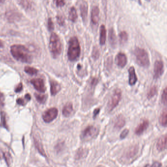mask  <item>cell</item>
I'll return each mask as SVG.
<instances>
[{"label": "cell", "mask_w": 167, "mask_h": 167, "mask_svg": "<svg viewBox=\"0 0 167 167\" xmlns=\"http://www.w3.org/2000/svg\"><path fill=\"white\" fill-rule=\"evenodd\" d=\"M34 144L36 146V148L38 150V152L41 155L44 156H46V153L44 149L43 148V145L40 140L37 139L36 138H34Z\"/></svg>", "instance_id": "44dd1931"}, {"label": "cell", "mask_w": 167, "mask_h": 167, "mask_svg": "<svg viewBox=\"0 0 167 167\" xmlns=\"http://www.w3.org/2000/svg\"><path fill=\"white\" fill-rule=\"evenodd\" d=\"M50 91L52 96H55L61 90V86L60 84L54 80L50 81Z\"/></svg>", "instance_id": "2e32d148"}, {"label": "cell", "mask_w": 167, "mask_h": 167, "mask_svg": "<svg viewBox=\"0 0 167 167\" xmlns=\"http://www.w3.org/2000/svg\"><path fill=\"white\" fill-rule=\"evenodd\" d=\"M129 73V84L131 86L135 85L137 81V77L136 74L135 70L133 66H131L128 69Z\"/></svg>", "instance_id": "5bb4252c"}, {"label": "cell", "mask_w": 167, "mask_h": 167, "mask_svg": "<svg viewBox=\"0 0 167 167\" xmlns=\"http://www.w3.org/2000/svg\"><path fill=\"white\" fill-rule=\"evenodd\" d=\"M48 29L49 31H52L54 29V24L52 18H49L48 21Z\"/></svg>", "instance_id": "d6a6232c"}, {"label": "cell", "mask_w": 167, "mask_h": 167, "mask_svg": "<svg viewBox=\"0 0 167 167\" xmlns=\"http://www.w3.org/2000/svg\"><path fill=\"white\" fill-rule=\"evenodd\" d=\"M5 97L3 93L0 92V107H2L4 105Z\"/></svg>", "instance_id": "74e56055"}, {"label": "cell", "mask_w": 167, "mask_h": 167, "mask_svg": "<svg viewBox=\"0 0 167 167\" xmlns=\"http://www.w3.org/2000/svg\"><path fill=\"white\" fill-rule=\"evenodd\" d=\"M25 99H26L28 101L30 100L31 97H30V96L29 95V94H27L25 95Z\"/></svg>", "instance_id": "ee69618b"}, {"label": "cell", "mask_w": 167, "mask_h": 167, "mask_svg": "<svg viewBox=\"0 0 167 167\" xmlns=\"http://www.w3.org/2000/svg\"><path fill=\"white\" fill-rule=\"evenodd\" d=\"M80 14L84 22L87 20L88 15V4L86 1H82L80 5Z\"/></svg>", "instance_id": "9a60e30c"}, {"label": "cell", "mask_w": 167, "mask_h": 167, "mask_svg": "<svg viewBox=\"0 0 167 167\" xmlns=\"http://www.w3.org/2000/svg\"><path fill=\"white\" fill-rule=\"evenodd\" d=\"M167 88H165L162 92V96H161V101L162 103L164 105H166L167 103Z\"/></svg>", "instance_id": "1f68e13d"}, {"label": "cell", "mask_w": 167, "mask_h": 167, "mask_svg": "<svg viewBox=\"0 0 167 167\" xmlns=\"http://www.w3.org/2000/svg\"><path fill=\"white\" fill-rule=\"evenodd\" d=\"M65 4V2L64 1H56V5L58 7H62V6H64Z\"/></svg>", "instance_id": "f35d334b"}, {"label": "cell", "mask_w": 167, "mask_h": 167, "mask_svg": "<svg viewBox=\"0 0 167 167\" xmlns=\"http://www.w3.org/2000/svg\"><path fill=\"white\" fill-rule=\"evenodd\" d=\"M81 48L77 37H72L69 41L67 56L69 60L73 61L77 60L80 55Z\"/></svg>", "instance_id": "7a4b0ae2"}, {"label": "cell", "mask_w": 167, "mask_h": 167, "mask_svg": "<svg viewBox=\"0 0 167 167\" xmlns=\"http://www.w3.org/2000/svg\"><path fill=\"white\" fill-rule=\"evenodd\" d=\"M16 102L19 105H24L25 104L24 100L23 99H22V98H19V99H17Z\"/></svg>", "instance_id": "60d3db41"}, {"label": "cell", "mask_w": 167, "mask_h": 167, "mask_svg": "<svg viewBox=\"0 0 167 167\" xmlns=\"http://www.w3.org/2000/svg\"><path fill=\"white\" fill-rule=\"evenodd\" d=\"M3 46V43L1 40H0V48Z\"/></svg>", "instance_id": "f6af8a7d"}, {"label": "cell", "mask_w": 167, "mask_h": 167, "mask_svg": "<svg viewBox=\"0 0 167 167\" xmlns=\"http://www.w3.org/2000/svg\"><path fill=\"white\" fill-rule=\"evenodd\" d=\"M148 121L147 120H144L137 127L135 130V133L137 135H140L148 128Z\"/></svg>", "instance_id": "7c38bea8"}, {"label": "cell", "mask_w": 167, "mask_h": 167, "mask_svg": "<svg viewBox=\"0 0 167 167\" xmlns=\"http://www.w3.org/2000/svg\"><path fill=\"white\" fill-rule=\"evenodd\" d=\"M22 90H23V84L22 83H20L15 88V92L16 93H19L21 92Z\"/></svg>", "instance_id": "8d00e7d4"}, {"label": "cell", "mask_w": 167, "mask_h": 167, "mask_svg": "<svg viewBox=\"0 0 167 167\" xmlns=\"http://www.w3.org/2000/svg\"><path fill=\"white\" fill-rule=\"evenodd\" d=\"M1 121L0 126L8 130V126L6 123V115H5V113L4 112L2 111L1 112Z\"/></svg>", "instance_id": "d4e9b609"}, {"label": "cell", "mask_w": 167, "mask_h": 167, "mask_svg": "<svg viewBox=\"0 0 167 167\" xmlns=\"http://www.w3.org/2000/svg\"><path fill=\"white\" fill-rule=\"evenodd\" d=\"M109 43L112 47H115L116 44V36L113 28H111L109 29V34H108Z\"/></svg>", "instance_id": "7402d4cb"}, {"label": "cell", "mask_w": 167, "mask_h": 167, "mask_svg": "<svg viewBox=\"0 0 167 167\" xmlns=\"http://www.w3.org/2000/svg\"><path fill=\"white\" fill-rule=\"evenodd\" d=\"M157 92V89L156 86H153L151 88L149 89L148 92L147 93V98L148 99H151L153 97L155 96V95L156 94Z\"/></svg>", "instance_id": "4316f807"}, {"label": "cell", "mask_w": 167, "mask_h": 167, "mask_svg": "<svg viewBox=\"0 0 167 167\" xmlns=\"http://www.w3.org/2000/svg\"><path fill=\"white\" fill-rule=\"evenodd\" d=\"M154 78L157 79L162 76L164 73V63L162 60H157L154 65Z\"/></svg>", "instance_id": "9c48e42d"}, {"label": "cell", "mask_w": 167, "mask_h": 167, "mask_svg": "<svg viewBox=\"0 0 167 167\" xmlns=\"http://www.w3.org/2000/svg\"><path fill=\"white\" fill-rule=\"evenodd\" d=\"M77 18V14L76 8L74 6L71 7L69 13V19L73 22H75Z\"/></svg>", "instance_id": "cb8c5ba5"}, {"label": "cell", "mask_w": 167, "mask_h": 167, "mask_svg": "<svg viewBox=\"0 0 167 167\" xmlns=\"http://www.w3.org/2000/svg\"><path fill=\"white\" fill-rule=\"evenodd\" d=\"M100 55V53L99 49L97 48V47H94L93 49L92 53V56L93 58H94V60H97L99 58Z\"/></svg>", "instance_id": "4dcf8cb0"}, {"label": "cell", "mask_w": 167, "mask_h": 167, "mask_svg": "<svg viewBox=\"0 0 167 167\" xmlns=\"http://www.w3.org/2000/svg\"><path fill=\"white\" fill-rule=\"evenodd\" d=\"M98 83V80L96 78H93L91 81V85L93 87H95Z\"/></svg>", "instance_id": "ab89813d"}, {"label": "cell", "mask_w": 167, "mask_h": 167, "mask_svg": "<svg viewBox=\"0 0 167 167\" xmlns=\"http://www.w3.org/2000/svg\"><path fill=\"white\" fill-rule=\"evenodd\" d=\"M58 109L56 108H51L44 112L42 115L43 120L46 123L53 121L58 115Z\"/></svg>", "instance_id": "ba28073f"}, {"label": "cell", "mask_w": 167, "mask_h": 167, "mask_svg": "<svg viewBox=\"0 0 167 167\" xmlns=\"http://www.w3.org/2000/svg\"><path fill=\"white\" fill-rule=\"evenodd\" d=\"M134 55L135 56L137 63L143 67H148L149 65V58L148 53L144 49L137 47L134 49Z\"/></svg>", "instance_id": "277c9868"}, {"label": "cell", "mask_w": 167, "mask_h": 167, "mask_svg": "<svg viewBox=\"0 0 167 167\" xmlns=\"http://www.w3.org/2000/svg\"><path fill=\"white\" fill-rule=\"evenodd\" d=\"M125 121L124 117L122 115H119L117 117L114 123V128L117 129H121L125 125Z\"/></svg>", "instance_id": "d6986e66"}, {"label": "cell", "mask_w": 167, "mask_h": 167, "mask_svg": "<svg viewBox=\"0 0 167 167\" xmlns=\"http://www.w3.org/2000/svg\"><path fill=\"white\" fill-rule=\"evenodd\" d=\"M128 133H129V130L128 129H124L121 133L120 137L121 139H124L128 136Z\"/></svg>", "instance_id": "e575fe53"}, {"label": "cell", "mask_w": 167, "mask_h": 167, "mask_svg": "<svg viewBox=\"0 0 167 167\" xmlns=\"http://www.w3.org/2000/svg\"><path fill=\"white\" fill-rule=\"evenodd\" d=\"M106 40V29L105 26L102 25L100 27V44L101 45L105 44Z\"/></svg>", "instance_id": "ffe728a7"}, {"label": "cell", "mask_w": 167, "mask_h": 167, "mask_svg": "<svg viewBox=\"0 0 167 167\" xmlns=\"http://www.w3.org/2000/svg\"><path fill=\"white\" fill-rule=\"evenodd\" d=\"M49 49L52 56L54 58L58 57L62 52V43L60 38L55 32H53L50 37Z\"/></svg>", "instance_id": "3957f363"}, {"label": "cell", "mask_w": 167, "mask_h": 167, "mask_svg": "<svg viewBox=\"0 0 167 167\" xmlns=\"http://www.w3.org/2000/svg\"><path fill=\"white\" fill-rule=\"evenodd\" d=\"M115 61L117 65L119 67L124 68L128 62L127 56L123 53H119L116 56Z\"/></svg>", "instance_id": "8fae6325"}, {"label": "cell", "mask_w": 167, "mask_h": 167, "mask_svg": "<svg viewBox=\"0 0 167 167\" xmlns=\"http://www.w3.org/2000/svg\"><path fill=\"white\" fill-rule=\"evenodd\" d=\"M4 157L5 159V161L9 167H10L12 162V157L10 153L8 152H5L4 153Z\"/></svg>", "instance_id": "f546056e"}, {"label": "cell", "mask_w": 167, "mask_h": 167, "mask_svg": "<svg viewBox=\"0 0 167 167\" xmlns=\"http://www.w3.org/2000/svg\"><path fill=\"white\" fill-rule=\"evenodd\" d=\"M24 71L26 73L29 75H36L38 72V70L37 69L30 66H26Z\"/></svg>", "instance_id": "484cf974"}, {"label": "cell", "mask_w": 167, "mask_h": 167, "mask_svg": "<svg viewBox=\"0 0 167 167\" xmlns=\"http://www.w3.org/2000/svg\"><path fill=\"white\" fill-rule=\"evenodd\" d=\"M84 150L81 148L77 151V154H76V158H77V159H79L80 158H81V157L84 156Z\"/></svg>", "instance_id": "836d02e7"}, {"label": "cell", "mask_w": 167, "mask_h": 167, "mask_svg": "<svg viewBox=\"0 0 167 167\" xmlns=\"http://www.w3.org/2000/svg\"><path fill=\"white\" fill-rule=\"evenodd\" d=\"M31 84L34 86V88L40 93H44L46 87L44 82L41 79H33L30 80Z\"/></svg>", "instance_id": "30bf717a"}, {"label": "cell", "mask_w": 167, "mask_h": 167, "mask_svg": "<svg viewBox=\"0 0 167 167\" xmlns=\"http://www.w3.org/2000/svg\"><path fill=\"white\" fill-rule=\"evenodd\" d=\"M57 21L58 22V24L60 26H63L64 24L65 21L64 19L62 16H57Z\"/></svg>", "instance_id": "d590c367"}, {"label": "cell", "mask_w": 167, "mask_h": 167, "mask_svg": "<svg viewBox=\"0 0 167 167\" xmlns=\"http://www.w3.org/2000/svg\"><path fill=\"white\" fill-rule=\"evenodd\" d=\"M91 19L94 25L97 24L100 19V9L97 6L93 7L91 10Z\"/></svg>", "instance_id": "4fadbf2b"}, {"label": "cell", "mask_w": 167, "mask_h": 167, "mask_svg": "<svg viewBox=\"0 0 167 167\" xmlns=\"http://www.w3.org/2000/svg\"><path fill=\"white\" fill-rule=\"evenodd\" d=\"M121 97V91L120 89H116L114 91L109 103L108 104V109L111 111L118 105Z\"/></svg>", "instance_id": "8992f818"}, {"label": "cell", "mask_w": 167, "mask_h": 167, "mask_svg": "<svg viewBox=\"0 0 167 167\" xmlns=\"http://www.w3.org/2000/svg\"><path fill=\"white\" fill-rule=\"evenodd\" d=\"M34 96L36 97V100L40 104H44L46 100H47V97L46 95L36 93V94H34Z\"/></svg>", "instance_id": "83f0119b"}, {"label": "cell", "mask_w": 167, "mask_h": 167, "mask_svg": "<svg viewBox=\"0 0 167 167\" xmlns=\"http://www.w3.org/2000/svg\"></svg>", "instance_id": "bcb514c9"}, {"label": "cell", "mask_w": 167, "mask_h": 167, "mask_svg": "<svg viewBox=\"0 0 167 167\" xmlns=\"http://www.w3.org/2000/svg\"><path fill=\"white\" fill-rule=\"evenodd\" d=\"M167 109L165 108L161 113L159 117L160 124L164 127H167Z\"/></svg>", "instance_id": "603a6c76"}, {"label": "cell", "mask_w": 167, "mask_h": 167, "mask_svg": "<svg viewBox=\"0 0 167 167\" xmlns=\"http://www.w3.org/2000/svg\"><path fill=\"white\" fill-rule=\"evenodd\" d=\"M100 111V108H97L95 109L94 111V113H93V118L94 119L96 118V117L97 116V115L99 114Z\"/></svg>", "instance_id": "b9f144b4"}, {"label": "cell", "mask_w": 167, "mask_h": 167, "mask_svg": "<svg viewBox=\"0 0 167 167\" xmlns=\"http://www.w3.org/2000/svg\"><path fill=\"white\" fill-rule=\"evenodd\" d=\"M10 52L13 57L20 62L31 63L32 61L30 52L24 46L13 45L10 47Z\"/></svg>", "instance_id": "6da1fadb"}, {"label": "cell", "mask_w": 167, "mask_h": 167, "mask_svg": "<svg viewBox=\"0 0 167 167\" xmlns=\"http://www.w3.org/2000/svg\"><path fill=\"white\" fill-rule=\"evenodd\" d=\"M120 41L121 43L127 42L128 40V34L125 31H121L119 34Z\"/></svg>", "instance_id": "f1b7e54d"}, {"label": "cell", "mask_w": 167, "mask_h": 167, "mask_svg": "<svg viewBox=\"0 0 167 167\" xmlns=\"http://www.w3.org/2000/svg\"><path fill=\"white\" fill-rule=\"evenodd\" d=\"M99 132V129L96 127L89 125L82 131L80 138L84 141H88L96 137Z\"/></svg>", "instance_id": "5b68a950"}, {"label": "cell", "mask_w": 167, "mask_h": 167, "mask_svg": "<svg viewBox=\"0 0 167 167\" xmlns=\"http://www.w3.org/2000/svg\"><path fill=\"white\" fill-rule=\"evenodd\" d=\"M161 164L159 162H156L152 164V167H161Z\"/></svg>", "instance_id": "7bdbcfd3"}, {"label": "cell", "mask_w": 167, "mask_h": 167, "mask_svg": "<svg viewBox=\"0 0 167 167\" xmlns=\"http://www.w3.org/2000/svg\"><path fill=\"white\" fill-rule=\"evenodd\" d=\"M167 147V136H163L158 140L156 148L158 151L162 152L166 149Z\"/></svg>", "instance_id": "e0dca14e"}, {"label": "cell", "mask_w": 167, "mask_h": 167, "mask_svg": "<svg viewBox=\"0 0 167 167\" xmlns=\"http://www.w3.org/2000/svg\"><path fill=\"white\" fill-rule=\"evenodd\" d=\"M139 152V147L135 145L129 147L123 155L122 159L127 162H131L135 159Z\"/></svg>", "instance_id": "52a82bcc"}, {"label": "cell", "mask_w": 167, "mask_h": 167, "mask_svg": "<svg viewBox=\"0 0 167 167\" xmlns=\"http://www.w3.org/2000/svg\"><path fill=\"white\" fill-rule=\"evenodd\" d=\"M73 112V106L71 103H68L64 106L62 110V114L65 117L70 116Z\"/></svg>", "instance_id": "ac0fdd59"}]
</instances>
